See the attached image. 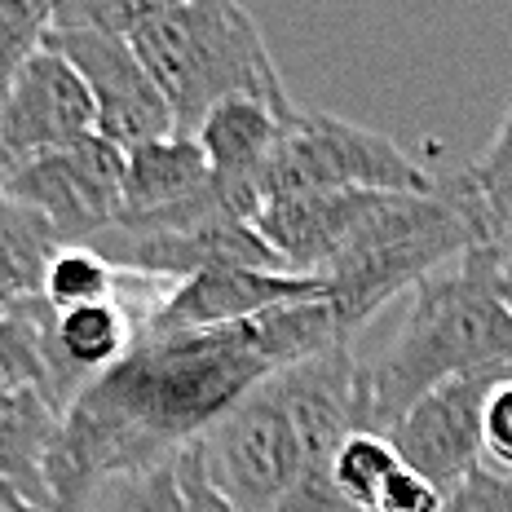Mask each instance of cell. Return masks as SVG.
Returning <instances> with one entry per match:
<instances>
[{"label": "cell", "instance_id": "17", "mask_svg": "<svg viewBox=\"0 0 512 512\" xmlns=\"http://www.w3.org/2000/svg\"><path fill=\"white\" fill-rule=\"evenodd\" d=\"M53 27V5L45 0H0V102L9 98L23 67L45 49V36Z\"/></svg>", "mask_w": 512, "mask_h": 512}, {"label": "cell", "instance_id": "23", "mask_svg": "<svg viewBox=\"0 0 512 512\" xmlns=\"http://www.w3.org/2000/svg\"><path fill=\"white\" fill-rule=\"evenodd\" d=\"M468 173H477L486 181H512V106H508L504 120H499V128H495V137H490V146L482 151V159H477Z\"/></svg>", "mask_w": 512, "mask_h": 512}, {"label": "cell", "instance_id": "24", "mask_svg": "<svg viewBox=\"0 0 512 512\" xmlns=\"http://www.w3.org/2000/svg\"><path fill=\"white\" fill-rule=\"evenodd\" d=\"M495 292H499V301L512 309V265H499L495 270Z\"/></svg>", "mask_w": 512, "mask_h": 512}, {"label": "cell", "instance_id": "6", "mask_svg": "<svg viewBox=\"0 0 512 512\" xmlns=\"http://www.w3.org/2000/svg\"><path fill=\"white\" fill-rule=\"evenodd\" d=\"M5 195L53 230L62 248L93 243L124 212V151L106 137L45 155L5 177Z\"/></svg>", "mask_w": 512, "mask_h": 512}, {"label": "cell", "instance_id": "4", "mask_svg": "<svg viewBox=\"0 0 512 512\" xmlns=\"http://www.w3.org/2000/svg\"><path fill=\"white\" fill-rule=\"evenodd\" d=\"M332 190H380V195H437L442 177L402 151L376 128L349 124L340 115L301 111L279 142L265 173L256 177L261 208L279 199L332 195Z\"/></svg>", "mask_w": 512, "mask_h": 512}, {"label": "cell", "instance_id": "8", "mask_svg": "<svg viewBox=\"0 0 512 512\" xmlns=\"http://www.w3.org/2000/svg\"><path fill=\"white\" fill-rule=\"evenodd\" d=\"M93 133L98 111L80 71L45 45L0 102V173L9 177L45 155L71 151Z\"/></svg>", "mask_w": 512, "mask_h": 512}, {"label": "cell", "instance_id": "3", "mask_svg": "<svg viewBox=\"0 0 512 512\" xmlns=\"http://www.w3.org/2000/svg\"><path fill=\"white\" fill-rule=\"evenodd\" d=\"M128 45L151 71L173 106L177 133L186 137H195L212 106L230 98L270 102L283 115L301 111L287 98L256 18L234 0H159Z\"/></svg>", "mask_w": 512, "mask_h": 512}, {"label": "cell", "instance_id": "25", "mask_svg": "<svg viewBox=\"0 0 512 512\" xmlns=\"http://www.w3.org/2000/svg\"><path fill=\"white\" fill-rule=\"evenodd\" d=\"M9 208V195H5V173H0V212Z\"/></svg>", "mask_w": 512, "mask_h": 512}, {"label": "cell", "instance_id": "18", "mask_svg": "<svg viewBox=\"0 0 512 512\" xmlns=\"http://www.w3.org/2000/svg\"><path fill=\"white\" fill-rule=\"evenodd\" d=\"M159 0H58L53 31H98V36L133 40V31L155 14Z\"/></svg>", "mask_w": 512, "mask_h": 512}, {"label": "cell", "instance_id": "13", "mask_svg": "<svg viewBox=\"0 0 512 512\" xmlns=\"http://www.w3.org/2000/svg\"><path fill=\"white\" fill-rule=\"evenodd\" d=\"M442 195L464 217L473 248L512 265V181H486L477 173L442 177Z\"/></svg>", "mask_w": 512, "mask_h": 512}, {"label": "cell", "instance_id": "10", "mask_svg": "<svg viewBox=\"0 0 512 512\" xmlns=\"http://www.w3.org/2000/svg\"><path fill=\"white\" fill-rule=\"evenodd\" d=\"M495 384V376H473L424 393L389 433L402 464L446 495L468 482L486 464V402Z\"/></svg>", "mask_w": 512, "mask_h": 512}, {"label": "cell", "instance_id": "1", "mask_svg": "<svg viewBox=\"0 0 512 512\" xmlns=\"http://www.w3.org/2000/svg\"><path fill=\"white\" fill-rule=\"evenodd\" d=\"M279 376L256 318L177 336H142L120 367L98 376L62 415L45 460L49 512H80L115 473L177 460L230 407Z\"/></svg>", "mask_w": 512, "mask_h": 512}, {"label": "cell", "instance_id": "2", "mask_svg": "<svg viewBox=\"0 0 512 512\" xmlns=\"http://www.w3.org/2000/svg\"><path fill=\"white\" fill-rule=\"evenodd\" d=\"M495 270V256L473 248L415 287L384 349L376 358H362V433L389 437L424 393L451 380L508 376L512 309L495 292Z\"/></svg>", "mask_w": 512, "mask_h": 512}, {"label": "cell", "instance_id": "11", "mask_svg": "<svg viewBox=\"0 0 512 512\" xmlns=\"http://www.w3.org/2000/svg\"><path fill=\"white\" fill-rule=\"evenodd\" d=\"M296 115H283L270 102H256V98H230L212 106L204 124L195 128V142L204 146L217 186L243 190V195L256 199V177L265 173V164L274 159ZM256 208H261V199H256Z\"/></svg>", "mask_w": 512, "mask_h": 512}, {"label": "cell", "instance_id": "14", "mask_svg": "<svg viewBox=\"0 0 512 512\" xmlns=\"http://www.w3.org/2000/svg\"><path fill=\"white\" fill-rule=\"evenodd\" d=\"M402 468V455L393 446V437L384 433H354L345 446L336 451V464H332V482L340 490L354 512H376L384 486L389 477Z\"/></svg>", "mask_w": 512, "mask_h": 512}, {"label": "cell", "instance_id": "22", "mask_svg": "<svg viewBox=\"0 0 512 512\" xmlns=\"http://www.w3.org/2000/svg\"><path fill=\"white\" fill-rule=\"evenodd\" d=\"M177 473H181V490H186V512H234L226 499L217 495V486L208 482L204 455H199V442L186 446L177 455Z\"/></svg>", "mask_w": 512, "mask_h": 512}, {"label": "cell", "instance_id": "20", "mask_svg": "<svg viewBox=\"0 0 512 512\" xmlns=\"http://www.w3.org/2000/svg\"><path fill=\"white\" fill-rule=\"evenodd\" d=\"M442 508H446V490H437L429 477L411 473L407 464L389 477V486H384L376 504V512H442Z\"/></svg>", "mask_w": 512, "mask_h": 512}, {"label": "cell", "instance_id": "5", "mask_svg": "<svg viewBox=\"0 0 512 512\" xmlns=\"http://www.w3.org/2000/svg\"><path fill=\"white\" fill-rule=\"evenodd\" d=\"M208 482L234 512H274L305 473V451L274 376L199 437Z\"/></svg>", "mask_w": 512, "mask_h": 512}, {"label": "cell", "instance_id": "9", "mask_svg": "<svg viewBox=\"0 0 512 512\" xmlns=\"http://www.w3.org/2000/svg\"><path fill=\"white\" fill-rule=\"evenodd\" d=\"M327 296L323 274H274V270H208L195 279L168 283L159 301L142 314V336H177V332H208V327H234L261 318L279 305L314 301Z\"/></svg>", "mask_w": 512, "mask_h": 512}, {"label": "cell", "instance_id": "21", "mask_svg": "<svg viewBox=\"0 0 512 512\" xmlns=\"http://www.w3.org/2000/svg\"><path fill=\"white\" fill-rule=\"evenodd\" d=\"M486 460L499 473H512V380H499L486 402Z\"/></svg>", "mask_w": 512, "mask_h": 512}, {"label": "cell", "instance_id": "16", "mask_svg": "<svg viewBox=\"0 0 512 512\" xmlns=\"http://www.w3.org/2000/svg\"><path fill=\"white\" fill-rule=\"evenodd\" d=\"M115 279H120V270L102 252H93L89 243H80V248H62L53 256L40 296L58 314H71V309H84V305L115 301Z\"/></svg>", "mask_w": 512, "mask_h": 512}, {"label": "cell", "instance_id": "15", "mask_svg": "<svg viewBox=\"0 0 512 512\" xmlns=\"http://www.w3.org/2000/svg\"><path fill=\"white\" fill-rule=\"evenodd\" d=\"M80 512H186V490H181L177 460L106 477V482L89 490Z\"/></svg>", "mask_w": 512, "mask_h": 512}, {"label": "cell", "instance_id": "19", "mask_svg": "<svg viewBox=\"0 0 512 512\" xmlns=\"http://www.w3.org/2000/svg\"><path fill=\"white\" fill-rule=\"evenodd\" d=\"M442 512H512V473L482 464L468 482H460L446 495Z\"/></svg>", "mask_w": 512, "mask_h": 512}, {"label": "cell", "instance_id": "7", "mask_svg": "<svg viewBox=\"0 0 512 512\" xmlns=\"http://www.w3.org/2000/svg\"><path fill=\"white\" fill-rule=\"evenodd\" d=\"M45 45L80 71L93 111H98V137L115 142L120 151H137V146L177 133L173 106L159 93V84L151 80V71L142 67V58L128 40L49 27Z\"/></svg>", "mask_w": 512, "mask_h": 512}, {"label": "cell", "instance_id": "12", "mask_svg": "<svg viewBox=\"0 0 512 512\" xmlns=\"http://www.w3.org/2000/svg\"><path fill=\"white\" fill-rule=\"evenodd\" d=\"M212 190L208 155L195 137L173 133L124 151V217H151V212L177 208Z\"/></svg>", "mask_w": 512, "mask_h": 512}]
</instances>
